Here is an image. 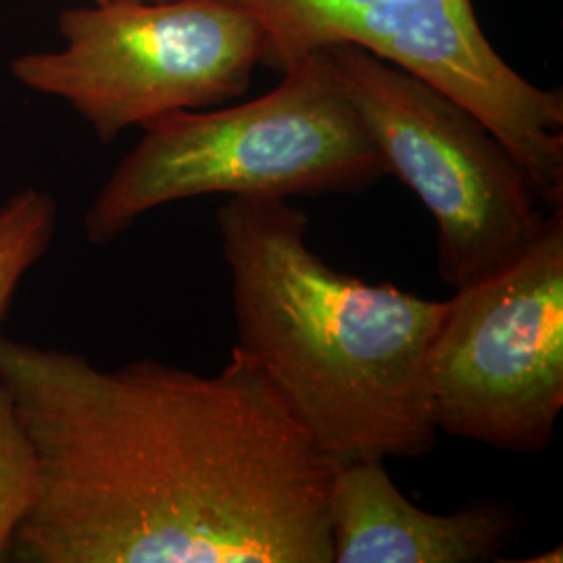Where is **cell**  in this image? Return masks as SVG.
I'll list each match as a JSON object with an SVG mask.
<instances>
[{
	"label": "cell",
	"instance_id": "12",
	"mask_svg": "<svg viewBox=\"0 0 563 563\" xmlns=\"http://www.w3.org/2000/svg\"><path fill=\"white\" fill-rule=\"evenodd\" d=\"M95 4H104V2H128V0H90Z\"/></svg>",
	"mask_w": 563,
	"mask_h": 563
},
{
	"label": "cell",
	"instance_id": "1",
	"mask_svg": "<svg viewBox=\"0 0 563 563\" xmlns=\"http://www.w3.org/2000/svg\"><path fill=\"white\" fill-rule=\"evenodd\" d=\"M41 465L18 563H332L325 460L239 346L216 374L104 369L0 334Z\"/></svg>",
	"mask_w": 563,
	"mask_h": 563
},
{
	"label": "cell",
	"instance_id": "8",
	"mask_svg": "<svg viewBox=\"0 0 563 563\" xmlns=\"http://www.w3.org/2000/svg\"><path fill=\"white\" fill-rule=\"evenodd\" d=\"M384 462L334 467L328 501L332 563H478L504 553L516 526L505 505L426 511L402 495Z\"/></svg>",
	"mask_w": 563,
	"mask_h": 563
},
{
	"label": "cell",
	"instance_id": "9",
	"mask_svg": "<svg viewBox=\"0 0 563 563\" xmlns=\"http://www.w3.org/2000/svg\"><path fill=\"white\" fill-rule=\"evenodd\" d=\"M262 23L263 65L286 71L292 63L330 48L344 21L393 0H232Z\"/></svg>",
	"mask_w": 563,
	"mask_h": 563
},
{
	"label": "cell",
	"instance_id": "11",
	"mask_svg": "<svg viewBox=\"0 0 563 563\" xmlns=\"http://www.w3.org/2000/svg\"><path fill=\"white\" fill-rule=\"evenodd\" d=\"M41 465L9 386L0 380V563L11 562L21 523L38 493Z\"/></svg>",
	"mask_w": 563,
	"mask_h": 563
},
{
	"label": "cell",
	"instance_id": "5",
	"mask_svg": "<svg viewBox=\"0 0 563 563\" xmlns=\"http://www.w3.org/2000/svg\"><path fill=\"white\" fill-rule=\"evenodd\" d=\"M328 51L388 174L437 223L439 274L449 286L481 280L541 234L555 209L483 121L360 46Z\"/></svg>",
	"mask_w": 563,
	"mask_h": 563
},
{
	"label": "cell",
	"instance_id": "7",
	"mask_svg": "<svg viewBox=\"0 0 563 563\" xmlns=\"http://www.w3.org/2000/svg\"><path fill=\"white\" fill-rule=\"evenodd\" d=\"M353 44L420 78L504 142L549 207H563V92L541 88L486 41L472 0H393L336 30Z\"/></svg>",
	"mask_w": 563,
	"mask_h": 563
},
{
	"label": "cell",
	"instance_id": "10",
	"mask_svg": "<svg viewBox=\"0 0 563 563\" xmlns=\"http://www.w3.org/2000/svg\"><path fill=\"white\" fill-rule=\"evenodd\" d=\"M57 220L59 205L38 186L20 188L0 202V323L23 278L53 246Z\"/></svg>",
	"mask_w": 563,
	"mask_h": 563
},
{
	"label": "cell",
	"instance_id": "3",
	"mask_svg": "<svg viewBox=\"0 0 563 563\" xmlns=\"http://www.w3.org/2000/svg\"><path fill=\"white\" fill-rule=\"evenodd\" d=\"M388 176L330 51L292 63L263 97L181 111L142 128L88 205L86 241L107 246L146 213L207 195L292 199L363 192Z\"/></svg>",
	"mask_w": 563,
	"mask_h": 563
},
{
	"label": "cell",
	"instance_id": "6",
	"mask_svg": "<svg viewBox=\"0 0 563 563\" xmlns=\"http://www.w3.org/2000/svg\"><path fill=\"white\" fill-rule=\"evenodd\" d=\"M439 432L541 453L563 409V207L499 269L455 290L428 357Z\"/></svg>",
	"mask_w": 563,
	"mask_h": 563
},
{
	"label": "cell",
	"instance_id": "4",
	"mask_svg": "<svg viewBox=\"0 0 563 563\" xmlns=\"http://www.w3.org/2000/svg\"><path fill=\"white\" fill-rule=\"evenodd\" d=\"M59 38L15 57L11 74L71 107L104 144L241 99L267 51L262 23L232 0L88 2L60 11Z\"/></svg>",
	"mask_w": 563,
	"mask_h": 563
},
{
	"label": "cell",
	"instance_id": "2",
	"mask_svg": "<svg viewBox=\"0 0 563 563\" xmlns=\"http://www.w3.org/2000/svg\"><path fill=\"white\" fill-rule=\"evenodd\" d=\"M218 230L236 346L323 457L341 465L430 455L439 428L428 357L446 301L328 265L309 244V218L288 199L230 197Z\"/></svg>",
	"mask_w": 563,
	"mask_h": 563
}]
</instances>
